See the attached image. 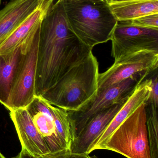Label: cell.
Returning a JSON list of instances; mask_svg holds the SVG:
<instances>
[{
  "label": "cell",
  "instance_id": "21",
  "mask_svg": "<svg viewBox=\"0 0 158 158\" xmlns=\"http://www.w3.org/2000/svg\"><path fill=\"white\" fill-rule=\"evenodd\" d=\"M15 158H38L32 156L30 154L25 151L24 149H21L19 154Z\"/></svg>",
  "mask_w": 158,
  "mask_h": 158
},
{
  "label": "cell",
  "instance_id": "20",
  "mask_svg": "<svg viewBox=\"0 0 158 158\" xmlns=\"http://www.w3.org/2000/svg\"><path fill=\"white\" fill-rule=\"evenodd\" d=\"M89 155H80V154H74L70 151L64 152L58 154L56 156H52L47 158H89Z\"/></svg>",
  "mask_w": 158,
  "mask_h": 158
},
{
  "label": "cell",
  "instance_id": "14",
  "mask_svg": "<svg viewBox=\"0 0 158 158\" xmlns=\"http://www.w3.org/2000/svg\"><path fill=\"white\" fill-rule=\"evenodd\" d=\"M24 41L12 52L0 54V103L6 109L17 73L25 52Z\"/></svg>",
  "mask_w": 158,
  "mask_h": 158
},
{
  "label": "cell",
  "instance_id": "17",
  "mask_svg": "<svg viewBox=\"0 0 158 158\" xmlns=\"http://www.w3.org/2000/svg\"><path fill=\"white\" fill-rule=\"evenodd\" d=\"M157 107L153 103L146 104V125L151 158H158Z\"/></svg>",
  "mask_w": 158,
  "mask_h": 158
},
{
  "label": "cell",
  "instance_id": "28",
  "mask_svg": "<svg viewBox=\"0 0 158 158\" xmlns=\"http://www.w3.org/2000/svg\"><path fill=\"white\" fill-rule=\"evenodd\" d=\"M89 158H95V157H92L90 156V157Z\"/></svg>",
  "mask_w": 158,
  "mask_h": 158
},
{
  "label": "cell",
  "instance_id": "3",
  "mask_svg": "<svg viewBox=\"0 0 158 158\" xmlns=\"http://www.w3.org/2000/svg\"><path fill=\"white\" fill-rule=\"evenodd\" d=\"M63 1L71 31L86 46L92 50L96 45L111 40L118 21L108 3L105 1L76 2Z\"/></svg>",
  "mask_w": 158,
  "mask_h": 158
},
{
  "label": "cell",
  "instance_id": "9",
  "mask_svg": "<svg viewBox=\"0 0 158 158\" xmlns=\"http://www.w3.org/2000/svg\"><path fill=\"white\" fill-rule=\"evenodd\" d=\"M158 52L142 51L122 56L98 76V90L117 83L136 74H150L157 70Z\"/></svg>",
  "mask_w": 158,
  "mask_h": 158
},
{
  "label": "cell",
  "instance_id": "24",
  "mask_svg": "<svg viewBox=\"0 0 158 158\" xmlns=\"http://www.w3.org/2000/svg\"><path fill=\"white\" fill-rule=\"evenodd\" d=\"M0 158H6L1 153V152H0Z\"/></svg>",
  "mask_w": 158,
  "mask_h": 158
},
{
  "label": "cell",
  "instance_id": "25",
  "mask_svg": "<svg viewBox=\"0 0 158 158\" xmlns=\"http://www.w3.org/2000/svg\"><path fill=\"white\" fill-rule=\"evenodd\" d=\"M59 0H53V3L55 4L58 1H59Z\"/></svg>",
  "mask_w": 158,
  "mask_h": 158
},
{
  "label": "cell",
  "instance_id": "7",
  "mask_svg": "<svg viewBox=\"0 0 158 158\" xmlns=\"http://www.w3.org/2000/svg\"><path fill=\"white\" fill-rule=\"evenodd\" d=\"M50 152V156L70 151V146L62 135L58 110L50 107L42 97L35 96L26 108Z\"/></svg>",
  "mask_w": 158,
  "mask_h": 158
},
{
  "label": "cell",
  "instance_id": "2",
  "mask_svg": "<svg viewBox=\"0 0 158 158\" xmlns=\"http://www.w3.org/2000/svg\"><path fill=\"white\" fill-rule=\"evenodd\" d=\"M99 74V64L92 52L41 97L53 106L78 111L97 94Z\"/></svg>",
  "mask_w": 158,
  "mask_h": 158
},
{
  "label": "cell",
  "instance_id": "26",
  "mask_svg": "<svg viewBox=\"0 0 158 158\" xmlns=\"http://www.w3.org/2000/svg\"><path fill=\"white\" fill-rule=\"evenodd\" d=\"M104 1H105V2H106L107 3L109 2V0H104Z\"/></svg>",
  "mask_w": 158,
  "mask_h": 158
},
{
  "label": "cell",
  "instance_id": "15",
  "mask_svg": "<svg viewBox=\"0 0 158 158\" xmlns=\"http://www.w3.org/2000/svg\"><path fill=\"white\" fill-rule=\"evenodd\" d=\"M53 3V0H45L41 6L19 25L0 46V54L8 53L21 45L32 31L41 23Z\"/></svg>",
  "mask_w": 158,
  "mask_h": 158
},
{
  "label": "cell",
  "instance_id": "23",
  "mask_svg": "<svg viewBox=\"0 0 158 158\" xmlns=\"http://www.w3.org/2000/svg\"><path fill=\"white\" fill-rule=\"evenodd\" d=\"M132 1V0H109V2H122V1Z\"/></svg>",
  "mask_w": 158,
  "mask_h": 158
},
{
  "label": "cell",
  "instance_id": "6",
  "mask_svg": "<svg viewBox=\"0 0 158 158\" xmlns=\"http://www.w3.org/2000/svg\"><path fill=\"white\" fill-rule=\"evenodd\" d=\"M148 75L147 73L136 74L117 83L98 90L94 98L79 110L68 111L73 126L74 139L94 115L103 110L126 101L136 86Z\"/></svg>",
  "mask_w": 158,
  "mask_h": 158
},
{
  "label": "cell",
  "instance_id": "27",
  "mask_svg": "<svg viewBox=\"0 0 158 158\" xmlns=\"http://www.w3.org/2000/svg\"><path fill=\"white\" fill-rule=\"evenodd\" d=\"M1 2H2V0H0V5H1Z\"/></svg>",
  "mask_w": 158,
  "mask_h": 158
},
{
  "label": "cell",
  "instance_id": "22",
  "mask_svg": "<svg viewBox=\"0 0 158 158\" xmlns=\"http://www.w3.org/2000/svg\"><path fill=\"white\" fill-rule=\"evenodd\" d=\"M64 1H67V2H99V1H104V0H64Z\"/></svg>",
  "mask_w": 158,
  "mask_h": 158
},
{
  "label": "cell",
  "instance_id": "11",
  "mask_svg": "<svg viewBox=\"0 0 158 158\" xmlns=\"http://www.w3.org/2000/svg\"><path fill=\"white\" fill-rule=\"evenodd\" d=\"M125 101L103 110L94 115L74 139L70 151L74 154L89 155L95 141L105 129Z\"/></svg>",
  "mask_w": 158,
  "mask_h": 158
},
{
  "label": "cell",
  "instance_id": "1",
  "mask_svg": "<svg viewBox=\"0 0 158 158\" xmlns=\"http://www.w3.org/2000/svg\"><path fill=\"white\" fill-rule=\"evenodd\" d=\"M92 50L71 31L63 0L53 4L41 23L36 96L42 95L71 68L85 59Z\"/></svg>",
  "mask_w": 158,
  "mask_h": 158
},
{
  "label": "cell",
  "instance_id": "12",
  "mask_svg": "<svg viewBox=\"0 0 158 158\" xmlns=\"http://www.w3.org/2000/svg\"><path fill=\"white\" fill-rule=\"evenodd\" d=\"M152 79H146L135 87L120 109L114 116L100 136L95 141L90 150V153L99 149V147L115 131L122 122L132 114L141 104H146L150 97Z\"/></svg>",
  "mask_w": 158,
  "mask_h": 158
},
{
  "label": "cell",
  "instance_id": "16",
  "mask_svg": "<svg viewBox=\"0 0 158 158\" xmlns=\"http://www.w3.org/2000/svg\"><path fill=\"white\" fill-rule=\"evenodd\" d=\"M108 4L118 21H129L147 15L158 14V0H132Z\"/></svg>",
  "mask_w": 158,
  "mask_h": 158
},
{
  "label": "cell",
  "instance_id": "13",
  "mask_svg": "<svg viewBox=\"0 0 158 158\" xmlns=\"http://www.w3.org/2000/svg\"><path fill=\"white\" fill-rule=\"evenodd\" d=\"M45 0H11L0 10V46Z\"/></svg>",
  "mask_w": 158,
  "mask_h": 158
},
{
  "label": "cell",
  "instance_id": "10",
  "mask_svg": "<svg viewBox=\"0 0 158 158\" xmlns=\"http://www.w3.org/2000/svg\"><path fill=\"white\" fill-rule=\"evenodd\" d=\"M19 139L24 149L38 158H47L50 154L46 143L38 131L26 108L9 110Z\"/></svg>",
  "mask_w": 158,
  "mask_h": 158
},
{
  "label": "cell",
  "instance_id": "18",
  "mask_svg": "<svg viewBox=\"0 0 158 158\" xmlns=\"http://www.w3.org/2000/svg\"><path fill=\"white\" fill-rule=\"evenodd\" d=\"M125 21L133 26L147 28L158 29V14L147 15L138 18Z\"/></svg>",
  "mask_w": 158,
  "mask_h": 158
},
{
  "label": "cell",
  "instance_id": "4",
  "mask_svg": "<svg viewBox=\"0 0 158 158\" xmlns=\"http://www.w3.org/2000/svg\"><path fill=\"white\" fill-rule=\"evenodd\" d=\"M146 103L141 104L99 147L128 158H151Z\"/></svg>",
  "mask_w": 158,
  "mask_h": 158
},
{
  "label": "cell",
  "instance_id": "19",
  "mask_svg": "<svg viewBox=\"0 0 158 158\" xmlns=\"http://www.w3.org/2000/svg\"><path fill=\"white\" fill-rule=\"evenodd\" d=\"M158 76L157 72L152 79L150 97L147 102L153 103L156 106H158Z\"/></svg>",
  "mask_w": 158,
  "mask_h": 158
},
{
  "label": "cell",
  "instance_id": "5",
  "mask_svg": "<svg viewBox=\"0 0 158 158\" xmlns=\"http://www.w3.org/2000/svg\"><path fill=\"white\" fill-rule=\"evenodd\" d=\"M41 23L24 41L25 52L12 88L8 110L27 107L36 96L35 81Z\"/></svg>",
  "mask_w": 158,
  "mask_h": 158
},
{
  "label": "cell",
  "instance_id": "8",
  "mask_svg": "<svg viewBox=\"0 0 158 158\" xmlns=\"http://www.w3.org/2000/svg\"><path fill=\"white\" fill-rule=\"evenodd\" d=\"M111 56L115 60L142 51L158 52V29L118 21L111 36Z\"/></svg>",
  "mask_w": 158,
  "mask_h": 158
}]
</instances>
